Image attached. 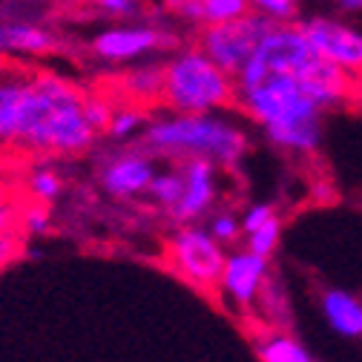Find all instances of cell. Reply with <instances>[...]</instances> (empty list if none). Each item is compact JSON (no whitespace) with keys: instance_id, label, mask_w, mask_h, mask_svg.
Segmentation results:
<instances>
[{"instance_id":"cell-1","label":"cell","mask_w":362,"mask_h":362,"mask_svg":"<svg viewBox=\"0 0 362 362\" xmlns=\"http://www.w3.org/2000/svg\"><path fill=\"white\" fill-rule=\"evenodd\" d=\"M236 98L274 144L313 153L325 110L362 107V78L322 58L302 26L276 23L236 75Z\"/></svg>"},{"instance_id":"cell-2","label":"cell","mask_w":362,"mask_h":362,"mask_svg":"<svg viewBox=\"0 0 362 362\" xmlns=\"http://www.w3.org/2000/svg\"><path fill=\"white\" fill-rule=\"evenodd\" d=\"M110 101L52 72L0 64V150L75 156L110 127Z\"/></svg>"},{"instance_id":"cell-3","label":"cell","mask_w":362,"mask_h":362,"mask_svg":"<svg viewBox=\"0 0 362 362\" xmlns=\"http://www.w3.org/2000/svg\"><path fill=\"white\" fill-rule=\"evenodd\" d=\"M144 147L173 158H210L221 167H233L247 153V135L207 112H178L175 118L156 121L144 132Z\"/></svg>"},{"instance_id":"cell-4","label":"cell","mask_w":362,"mask_h":362,"mask_svg":"<svg viewBox=\"0 0 362 362\" xmlns=\"http://www.w3.org/2000/svg\"><path fill=\"white\" fill-rule=\"evenodd\" d=\"M161 107L175 112H210L221 107H239L236 78L224 72L202 49H187L164 66Z\"/></svg>"},{"instance_id":"cell-5","label":"cell","mask_w":362,"mask_h":362,"mask_svg":"<svg viewBox=\"0 0 362 362\" xmlns=\"http://www.w3.org/2000/svg\"><path fill=\"white\" fill-rule=\"evenodd\" d=\"M274 26L276 21L270 15H256V12H247L224 23H207L199 35V49L236 78L245 69V64L253 58L262 37Z\"/></svg>"},{"instance_id":"cell-6","label":"cell","mask_w":362,"mask_h":362,"mask_svg":"<svg viewBox=\"0 0 362 362\" xmlns=\"http://www.w3.org/2000/svg\"><path fill=\"white\" fill-rule=\"evenodd\" d=\"M170 259H173V267L187 282L199 288H216L221 282V270H224V259L228 256L221 253L210 230L185 224V228H178V233L170 242Z\"/></svg>"},{"instance_id":"cell-7","label":"cell","mask_w":362,"mask_h":362,"mask_svg":"<svg viewBox=\"0 0 362 362\" xmlns=\"http://www.w3.org/2000/svg\"><path fill=\"white\" fill-rule=\"evenodd\" d=\"M302 32L310 40V47L322 58H328L331 64L342 66L345 72L362 78V35L359 32H354L342 23H334L328 18H316V21L302 23Z\"/></svg>"},{"instance_id":"cell-8","label":"cell","mask_w":362,"mask_h":362,"mask_svg":"<svg viewBox=\"0 0 362 362\" xmlns=\"http://www.w3.org/2000/svg\"><path fill=\"white\" fill-rule=\"evenodd\" d=\"M178 167L185 175V193H181V202L170 210V218L175 224H190L202 218L216 199V161L193 156L178 158Z\"/></svg>"},{"instance_id":"cell-9","label":"cell","mask_w":362,"mask_h":362,"mask_svg":"<svg viewBox=\"0 0 362 362\" xmlns=\"http://www.w3.org/2000/svg\"><path fill=\"white\" fill-rule=\"evenodd\" d=\"M175 37L158 29H147V26H129V29H110L101 32L93 40V49L98 58L104 61H129L139 58L150 49H161V47H173Z\"/></svg>"},{"instance_id":"cell-10","label":"cell","mask_w":362,"mask_h":362,"mask_svg":"<svg viewBox=\"0 0 362 362\" xmlns=\"http://www.w3.org/2000/svg\"><path fill=\"white\" fill-rule=\"evenodd\" d=\"M156 178V164L147 153L141 150H127L121 156H115L104 173H101V185L110 196L115 199H129L139 196L150 187V181Z\"/></svg>"},{"instance_id":"cell-11","label":"cell","mask_w":362,"mask_h":362,"mask_svg":"<svg viewBox=\"0 0 362 362\" xmlns=\"http://www.w3.org/2000/svg\"><path fill=\"white\" fill-rule=\"evenodd\" d=\"M267 276V259L253 253V250H242V253H230L224 259V270H221V291L228 293L233 302L239 305H250Z\"/></svg>"},{"instance_id":"cell-12","label":"cell","mask_w":362,"mask_h":362,"mask_svg":"<svg viewBox=\"0 0 362 362\" xmlns=\"http://www.w3.org/2000/svg\"><path fill=\"white\" fill-rule=\"evenodd\" d=\"M164 6L178 15L202 23H224L250 12V0H164Z\"/></svg>"},{"instance_id":"cell-13","label":"cell","mask_w":362,"mask_h":362,"mask_svg":"<svg viewBox=\"0 0 362 362\" xmlns=\"http://www.w3.org/2000/svg\"><path fill=\"white\" fill-rule=\"evenodd\" d=\"M115 89L127 98L129 107H153L161 104L164 66H141L115 78Z\"/></svg>"},{"instance_id":"cell-14","label":"cell","mask_w":362,"mask_h":362,"mask_svg":"<svg viewBox=\"0 0 362 362\" xmlns=\"http://www.w3.org/2000/svg\"><path fill=\"white\" fill-rule=\"evenodd\" d=\"M58 49L55 35L29 23H4L0 26V55L23 52V55H49Z\"/></svg>"},{"instance_id":"cell-15","label":"cell","mask_w":362,"mask_h":362,"mask_svg":"<svg viewBox=\"0 0 362 362\" xmlns=\"http://www.w3.org/2000/svg\"><path fill=\"white\" fill-rule=\"evenodd\" d=\"M322 313L328 325L342 337H362V302L345 291H328L322 296Z\"/></svg>"},{"instance_id":"cell-16","label":"cell","mask_w":362,"mask_h":362,"mask_svg":"<svg viewBox=\"0 0 362 362\" xmlns=\"http://www.w3.org/2000/svg\"><path fill=\"white\" fill-rule=\"evenodd\" d=\"M150 196L170 213L178 202H181V193H185V175H181V167L175 164V170H167V173H156V178L150 181Z\"/></svg>"},{"instance_id":"cell-17","label":"cell","mask_w":362,"mask_h":362,"mask_svg":"<svg viewBox=\"0 0 362 362\" xmlns=\"http://www.w3.org/2000/svg\"><path fill=\"white\" fill-rule=\"evenodd\" d=\"M262 362H313L310 354L291 337H270L259 345Z\"/></svg>"},{"instance_id":"cell-18","label":"cell","mask_w":362,"mask_h":362,"mask_svg":"<svg viewBox=\"0 0 362 362\" xmlns=\"http://www.w3.org/2000/svg\"><path fill=\"white\" fill-rule=\"evenodd\" d=\"M23 202H21V193L0 181V233H9V230H23L21 228V218H23Z\"/></svg>"},{"instance_id":"cell-19","label":"cell","mask_w":362,"mask_h":362,"mask_svg":"<svg viewBox=\"0 0 362 362\" xmlns=\"http://www.w3.org/2000/svg\"><path fill=\"white\" fill-rule=\"evenodd\" d=\"M279 236H282V221H279V216H270L264 224H259L253 233H247V245H250L247 250H253V253L267 259L270 253L276 250Z\"/></svg>"},{"instance_id":"cell-20","label":"cell","mask_w":362,"mask_h":362,"mask_svg":"<svg viewBox=\"0 0 362 362\" xmlns=\"http://www.w3.org/2000/svg\"><path fill=\"white\" fill-rule=\"evenodd\" d=\"M29 193L35 202H52L61 196V178L49 170H35L29 178Z\"/></svg>"},{"instance_id":"cell-21","label":"cell","mask_w":362,"mask_h":362,"mask_svg":"<svg viewBox=\"0 0 362 362\" xmlns=\"http://www.w3.org/2000/svg\"><path fill=\"white\" fill-rule=\"evenodd\" d=\"M141 121H144V115H141V110H139V107H124V110L112 112L107 132H110V135H115V139H127V135H132L135 129L141 127Z\"/></svg>"},{"instance_id":"cell-22","label":"cell","mask_w":362,"mask_h":362,"mask_svg":"<svg viewBox=\"0 0 362 362\" xmlns=\"http://www.w3.org/2000/svg\"><path fill=\"white\" fill-rule=\"evenodd\" d=\"M242 233V221L230 213H218L213 221H210V236L216 242H236Z\"/></svg>"},{"instance_id":"cell-23","label":"cell","mask_w":362,"mask_h":362,"mask_svg":"<svg viewBox=\"0 0 362 362\" xmlns=\"http://www.w3.org/2000/svg\"><path fill=\"white\" fill-rule=\"evenodd\" d=\"M86 4L95 6L104 15H115V18H129L144 9V0H86Z\"/></svg>"},{"instance_id":"cell-24","label":"cell","mask_w":362,"mask_h":362,"mask_svg":"<svg viewBox=\"0 0 362 362\" xmlns=\"http://www.w3.org/2000/svg\"><path fill=\"white\" fill-rule=\"evenodd\" d=\"M21 233H23V230H9V233H0V267L9 264V262H12V259L21 253V247H23Z\"/></svg>"},{"instance_id":"cell-25","label":"cell","mask_w":362,"mask_h":362,"mask_svg":"<svg viewBox=\"0 0 362 362\" xmlns=\"http://www.w3.org/2000/svg\"><path fill=\"white\" fill-rule=\"evenodd\" d=\"M250 4H256L264 15H274L279 21H285L296 12V0H250Z\"/></svg>"},{"instance_id":"cell-26","label":"cell","mask_w":362,"mask_h":362,"mask_svg":"<svg viewBox=\"0 0 362 362\" xmlns=\"http://www.w3.org/2000/svg\"><path fill=\"white\" fill-rule=\"evenodd\" d=\"M270 216H276L270 204H253V207L242 216V230H245V233H253V230L259 228V224H264Z\"/></svg>"},{"instance_id":"cell-27","label":"cell","mask_w":362,"mask_h":362,"mask_svg":"<svg viewBox=\"0 0 362 362\" xmlns=\"http://www.w3.org/2000/svg\"><path fill=\"white\" fill-rule=\"evenodd\" d=\"M345 9H362V0H339Z\"/></svg>"}]
</instances>
